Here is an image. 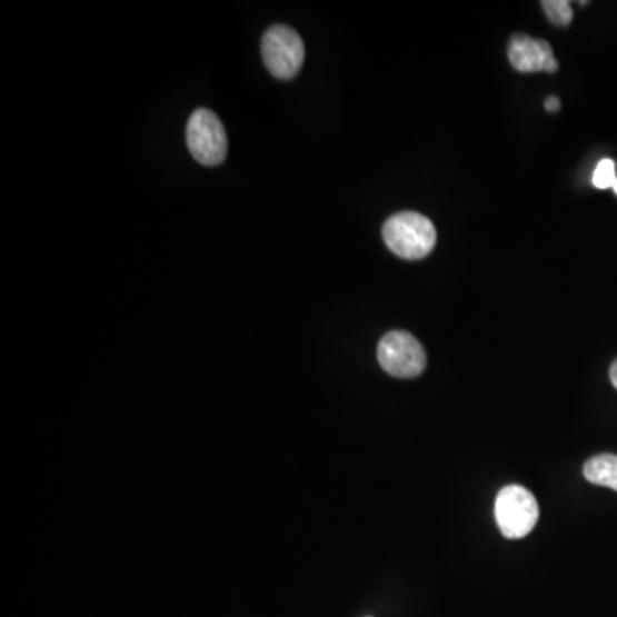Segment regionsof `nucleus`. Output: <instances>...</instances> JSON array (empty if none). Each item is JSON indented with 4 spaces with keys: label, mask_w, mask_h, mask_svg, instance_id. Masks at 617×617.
Instances as JSON below:
<instances>
[{
    "label": "nucleus",
    "mask_w": 617,
    "mask_h": 617,
    "mask_svg": "<svg viewBox=\"0 0 617 617\" xmlns=\"http://www.w3.org/2000/svg\"><path fill=\"white\" fill-rule=\"evenodd\" d=\"M261 52L266 68L278 79H292L297 76L306 57L302 38L292 28L281 24L266 31Z\"/></svg>",
    "instance_id": "obj_4"
},
{
    "label": "nucleus",
    "mask_w": 617,
    "mask_h": 617,
    "mask_svg": "<svg viewBox=\"0 0 617 617\" xmlns=\"http://www.w3.org/2000/svg\"><path fill=\"white\" fill-rule=\"evenodd\" d=\"M378 360L388 375L411 379L422 375L427 356L414 335L407 331H389L379 341Z\"/></svg>",
    "instance_id": "obj_3"
},
{
    "label": "nucleus",
    "mask_w": 617,
    "mask_h": 617,
    "mask_svg": "<svg viewBox=\"0 0 617 617\" xmlns=\"http://www.w3.org/2000/svg\"><path fill=\"white\" fill-rule=\"evenodd\" d=\"M544 12L550 23L556 27H568L573 21V9L568 0H546L543 2Z\"/></svg>",
    "instance_id": "obj_8"
},
{
    "label": "nucleus",
    "mask_w": 617,
    "mask_h": 617,
    "mask_svg": "<svg viewBox=\"0 0 617 617\" xmlns=\"http://www.w3.org/2000/svg\"><path fill=\"white\" fill-rule=\"evenodd\" d=\"M613 189H614V192H616V195H617V180H616V183H614V188H613Z\"/></svg>",
    "instance_id": "obj_12"
},
{
    "label": "nucleus",
    "mask_w": 617,
    "mask_h": 617,
    "mask_svg": "<svg viewBox=\"0 0 617 617\" xmlns=\"http://www.w3.org/2000/svg\"><path fill=\"white\" fill-rule=\"evenodd\" d=\"M584 476L595 486L609 487L617 490V457L616 455H599L585 464Z\"/></svg>",
    "instance_id": "obj_7"
},
{
    "label": "nucleus",
    "mask_w": 617,
    "mask_h": 617,
    "mask_svg": "<svg viewBox=\"0 0 617 617\" xmlns=\"http://www.w3.org/2000/svg\"><path fill=\"white\" fill-rule=\"evenodd\" d=\"M496 521L508 539H521L534 530L539 520V505L530 490L520 486H508L499 490L496 498Z\"/></svg>",
    "instance_id": "obj_2"
},
{
    "label": "nucleus",
    "mask_w": 617,
    "mask_h": 617,
    "mask_svg": "<svg viewBox=\"0 0 617 617\" xmlns=\"http://www.w3.org/2000/svg\"><path fill=\"white\" fill-rule=\"evenodd\" d=\"M508 59L518 72H556L558 60L546 40L528 34H512L508 46Z\"/></svg>",
    "instance_id": "obj_6"
},
{
    "label": "nucleus",
    "mask_w": 617,
    "mask_h": 617,
    "mask_svg": "<svg viewBox=\"0 0 617 617\" xmlns=\"http://www.w3.org/2000/svg\"><path fill=\"white\" fill-rule=\"evenodd\" d=\"M594 186L597 189H609L614 188V183H616V163H614L610 158H604L599 165H597V169L594 172Z\"/></svg>",
    "instance_id": "obj_9"
},
{
    "label": "nucleus",
    "mask_w": 617,
    "mask_h": 617,
    "mask_svg": "<svg viewBox=\"0 0 617 617\" xmlns=\"http://www.w3.org/2000/svg\"><path fill=\"white\" fill-rule=\"evenodd\" d=\"M610 382H613L614 388L617 389V360L616 362L613 364V366H610Z\"/></svg>",
    "instance_id": "obj_11"
},
{
    "label": "nucleus",
    "mask_w": 617,
    "mask_h": 617,
    "mask_svg": "<svg viewBox=\"0 0 617 617\" xmlns=\"http://www.w3.org/2000/svg\"><path fill=\"white\" fill-rule=\"evenodd\" d=\"M544 107H546L549 112H558V110L561 109V101H559V98L549 97L546 103H544Z\"/></svg>",
    "instance_id": "obj_10"
},
{
    "label": "nucleus",
    "mask_w": 617,
    "mask_h": 617,
    "mask_svg": "<svg viewBox=\"0 0 617 617\" xmlns=\"http://www.w3.org/2000/svg\"><path fill=\"white\" fill-rule=\"evenodd\" d=\"M189 151L196 161L206 167L220 165L227 157V132L223 123L211 110L199 109L188 123Z\"/></svg>",
    "instance_id": "obj_5"
},
{
    "label": "nucleus",
    "mask_w": 617,
    "mask_h": 617,
    "mask_svg": "<svg viewBox=\"0 0 617 617\" xmlns=\"http://www.w3.org/2000/svg\"><path fill=\"white\" fill-rule=\"evenodd\" d=\"M382 239L398 258L417 261L435 251L438 232L429 218L416 211H401L388 218L382 227Z\"/></svg>",
    "instance_id": "obj_1"
}]
</instances>
